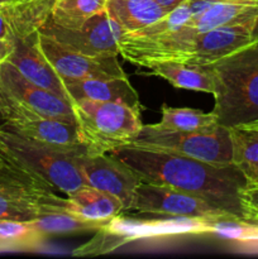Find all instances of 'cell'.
Returning <instances> with one entry per match:
<instances>
[{"mask_svg": "<svg viewBox=\"0 0 258 259\" xmlns=\"http://www.w3.org/2000/svg\"><path fill=\"white\" fill-rule=\"evenodd\" d=\"M66 197V211L83 219L111 220L124 211L120 200L91 186H82Z\"/></svg>", "mask_w": 258, "mask_h": 259, "instance_id": "cell-16", "label": "cell"}, {"mask_svg": "<svg viewBox=\"0 0 258 259\" xmlns=\"http://www.w3.org/2000/svg\"><path fill=\"white\" fill-rule=\"evenodd\" d=\"M191 2H196V0H191ZM206 2H211V3H218V2H250V3H257L258 0H206Z\"/></svg>", "mask_w": 258, "mask_h": 259, "instance_id": "cell-32", "label": "cell"}, {"mask_svg": "<svg viewBox=\"0 0 258 259\" xmlns=\"http://www.w3.org/2000/svg\"><path fill=\"white\" fill-rule=\"evenodd\" d=\"M0 90L40 115L76 125L75 113L71 101L28 81L8 61L0 65Z\"/></svg>", "mask_w": 258, "mask_h": 259, "instance_id": "cell-12", "label": "cell"}, {"mask_svg": "<svg viewBox=\"0 0 258 259\" xmlns=\"http://www.w3.org/2000/svg\"><path fill=\"white\" fill-rule=\"evenodd\" d=\"M77 166L88 186L113 195L124 205V211H131L134 195L142 180L123 161L113 154L76 157Z\"/></svg>", "mask_w": 258, "mask_h": 259, "instance_id": "cell-10", "label": "cell"}, {"mask_svg": "<svg viewBox=\"0 0 258 259\" xmlns=\"http://www.w3.org/2000/svg\"><path fill=\"white\" fill-rule=\"evenodd\" d=\"M258 39V17L214 28L199 35L185 63L205 66Z\"/></svg>", "mask_w": 258, "mask_h": 259, "instance_id": "cell-13", "label": "cell"}, {"mask_svg": "<svg viewBox=\"0 0 258 259\" xmlns=\"http://www.w3.org/2000/svg\"><path fill=\"white\" fill-rule=\"evenodd\" d=\"M108 0H55L48 22L61 28H77L106 9Z\"/></svg>", "mask_w": 258, "mask_h": 259, "instance_id": "cell-23", "label": "cell"}, {"mask_svg": "<svg viewBox=\"0 0 258 259\" xmlns=\"http://www.w3.org/2000/svg\"><path fill=\"white\" fill-rule=\"evenodd\" d=\"M70 101L89 99L95 101L124 103L142 108L139 95L126 76L113 78L62 80Z\"/></svg>", "mask_w": 258, "mask_h": 259, "instance_id": "cell-15", "label": "cell"}, {"mask_svg": "<svg viewBox=\"0 0 258 259\" xmlns=\"http://www.w3.org/2000/svg\"><path fill=\"white\" fill-rule=\"evenodd\" d=\"M209 233H212L224 240L244 244H258V227L237 217L209 222Z\"/></svg>", "mask_w": 258, "mask_h": 259, "instance_id": "cell-24", "label": "cell"}, {"mask_svg": "<svg viewBox=\"0 0 258 259\" xmlns=\"http://www.w3.org/2000/svg\"><path fill=\"white\" fill-rule=\"evenodd\" d=\"M186 2H189V0H157V3H158L167 13L172 12V10H175L176 8H179L180 5H182Z\"/></svg>", "mask_w": 258, "mask_h": 259, "instance_id": "cell-30", "label": "cell"}, {"mask_svg": "<svg viewBox=\"0 0 258 259\" xmlns=\"http://www.w3.org/2000/svg\"><path fill=\"white\" fill-rule=\"evenodd\" d=\"M125 243H129V240L124 235L113 232L106 225L105 228L96 232V235L90 242L76 248L72 252V255L78 257V255L104 254V253H109L116 248L121 247Z\"/></svg>", "mask_w": 258, "mask_h": 259, "instance_id": "cell-25", "label": "cell"}, {"mask_svg": "<svg viewBox=\"0 0 258 259\" xmlns=\"http://www.w3.org/2000/svg\"><path fill=\"white\" fill-rule=\"evenodd\" d=\"M132 210L159 217L191 218L205 222L234 217L194 195L143 181L137 187Z\"/></svg>", "mask_w": 258, "mask_h": 259, "instance_id": "cell-7", "label": "cell"}, {"mask_svg": "<svg viewBox=\"0 0 258 259\" xmlns=\"http://www.w3.org/2000/svg\"><path fill=\"white\" fill-rule=\"evenodd\" d=\"M162 118L154 126L167 131L181 132H207L218 128V118L214 111L205 113L199 109L171 108L163 105L161 109Z\"/></svg>", "mask_w": 258, "mask_h": 259, "instance_id": "cell-22", "label": "cell"}, {"mask_svg": "<svg viewBox=\"0 0 258 259\" xmlns=\"http://www.w3.org/2000/svg\"><path fill=\"white\" fill-rule=\"evenodd\" d=\"M78 138L88 156L108 154L133 143L143 123L141 108L124 103L73 100Z\"/></svg>", "mask_w": 258, "mask_h": 259, "instance_id": "cell-3", "label": "cell"}, {"mask_svg": "<svg viewBox=\"0 0 258 259\" xmlns=\"http://www.w3.org/2000/svg\"><path fill=\"white\" fill-rule=\"evenodd\" d=\"M0 120H2V115H0Z\"/></svg>", "mask_w": 258, "mask_h": 259, "instance_id": "cell-37", "label": "cell"}, {"mask_svg": "<svg viewBox=\"0 0 258 259\" xmlns=\"http://www.w3.org/2000/svg\"><path fill=\"white\" fill-rule=\"evenodd\" d=\"M14 50V42L13 39H4L0 38V65L8 61L10 55L13 53Z\"/></svg>", "mask_w": 258, "mask_h": 259, "instance_id": "cell-29", "label": "cell"}, {"mask_svg": "<svg viewBox=\"0 0 258 259\" xmlns=\"http://www.w3.org/2000/svg\"><path fill=\"white\" fill-rule=\"evenodd\" d=\"M67 197L55 189H40L20 182H0V220L33 222L40 215L66 211Z\"/></svg>", "mask_w": 258, "mask_h": 259, "instance_id": "cell-11", "label": "cell"}, {"mask_svg": "<svg viewBox=\"0 0 258 259\" xmlns=\"http://www.w3.org/2000/svg\"><path fill=\"white\" fill-rule=\"evenodd\" d=\"M106 10L125 33L148 27L167 14L157 0H108Z\"/></svg>", "mask_w": 258, "mask_h": 259, "instance_id": "cell-18", "label": "cell"}, {"mask_svg": "<svg viewBox=\"0 0 258 259\" xmlns=\"http://www.w3.org/2000/svg\"><path fill=\"white\" fill-rule=\"evenodd\" d=\"M214 82V113L225 128L258 121V39L202 66Z\"/></svg>", "mask_w": 258, "mask_h": 259, "instance_id": "cell-2", "label": "cell"}, {"mask_svg": "<svg viewBox=\"0 0 258 259\" xmlns=\"http://www.w3.org/2000/svg\"><path fill=\"white\" fill-rule=\"evenodd\" d=\"M34 42L62 80L113 78L126 76L118 56H89L65 47L45 33H34Z\"/></svg>", "mask_w": 258, "mask_h": 259, "instance_id": "cell-9", "label": "cell"}, {"mask_svg": "<svg viewBox=\"0 0 258 259\" xmlns=\"http://www.w3.org/2000/svg\"><path fill=\"white\" fill-rule=\"evenodd\" d=\"M233 163L240 169L247 185L258 179V128L242 125L229 128Z\"/></svg>", "mask_w": 258, "mask_h": 259, "instance_id": "cell-21", "label": "cell"}, {"mask_svg": "<svg viewBox=\"0 0 258 259\" xmlns=\"http://www.w3.org/2000/svg\"><path fill=\"white\" fill-rule=\"evenodd\" d=\"M32 223L35 232L42 238L56 234L98 232L110 223V220H90L67 211H52L40 215Z\"/></svg>", "mask_w": 258, "mask_h": 259, "instance_id": "cell-20", "label": "cell"}, {"mask_svg": "<svg viewBox=\"0 0 258 259\" xmlns=\"http://www.w3.org/2000/svg\"><path fill=\"white\" fill-rule=\"evenodd\" d=\"M110 154L131 167L143 182L187 192L228 214L244 218L240 192L247 181L234 163H207L182 154L132 144Z\"/></svg>", "mask_w": 258, "mask_h": 259, "instance_id": "cell-1", "label": "cell"}, {"mask_svg": "<svg viewBox=\"0 0 258 259\" xmlns=\"http://www.w3.org/2000/svg\"><path fill=\"white\" fill-rule=\"evenodd\" d=\"M148 75L158 76L172 86L185 90L214 94V82L210 73L202 66L190 65L179 61H162L147 67Z\"/></svg>", "mask_w": 258, "mask_h": 259, "instance_id": "cell-17", "label": "cell"}, {"mask_svg": "<svg viewBox=\"0 0 258 259\" xmlns=\"http://www.w3.org/2000/svg\"><path fill=\"white\" fill-rule=\"evenodd\" d=\"M38 30L89 56H119V40L125 33L106 9L77 28H61L46 20Z\"/></svg>", "mask_w": 258, "mask_h": 259, "instance_id": "cell-8", "label": "cell"}, {"mask_svg": "<svg viewBox=\"0 0 258 259\" xmlns=\"http://www.w3.org/2000/svg\"><path fill=\"white\" fill-rule=\"evenodd\" d=\"M0 115L2 125L18 136L65 151L86 152L75 124L40 115L3 90H0Z\"/></svg>", "mask_w": 258, "mask_h": 259, "instance_id": "cell-6", "label": "cell"}, {"mask_svg": "<svg viewBox=\"0 0 258 259\" xmlns=\"http://www.w3.org/2000/svg\"><path fill=\"white\" fill-rule=\"evenodd\" d=\"M243 220H245V222L249 223V224H253L255 225V227H258V212H252V211L244 212V218H243Z\"/></svg>", "mask_w": 258, "mask_h": 259, "instance_id": "cell-31", "label": "cell"}, {"mask_svg": "<svg viewBox=\"0 0 258 259\" xmlns=\"http://www.w3.org/2000/svg\"><path fill=\"white\" fill-rule=\"evenodd\" d=\"M0 38L4 39H13V32L10 23L8 20L7 15H5L4 10L0 8Z\"/></svg>", "mask_w": 258, "mask_h": 259, "instance_id": "cell-28", "label": "cell"}, {"mask_svg": "<svg viewBox=\"0 0 258 259\" xmlns=\"http://www.w3.org/2000/svg\"><path fill=\"white\" fill-rule=\"evenodd\" d=\"M245 187H258V179L254 180L253 182H250V184H248Z\"/></svg>", "mask_w": 258, "mask_h": 259, "instance_id": "cell-33", "label": "cell"}, {"mask_svg": "<svg viewBox=\"0 0 258 259\" xmlns=\"http://www.w3.org/2000/svg\"><path fill=\"white\" fill-rule=\"evenodd\" d=\"M13 0H0V8L4 7L5 4H9V3H12Z\"/></svg>", "mask_w": 258, "mask_h": 259, "instance_id": "cell-34", "label": "cell"}, {"mask_svg": "<svg viewBox=\"0 0 258 259\" xmlns=\"http://www.w3.org/2000/svg\"><path fill=\"white\" fill-rule=\"evenodd\" d=\"M250 126H254V128H258V121H255V123H253V124H249Z\"/></svg>", "mask_w": 258, "mask_h": 259, "instance_id": "cell-35", "label": "cell"}, {"mask_svg": "<svg viewBox=\"0 0 258 259\" xmlns=\"http://www.w3.org/2000/svg\"><path fill=\"white\" fill-rule=\"evenodd\" d=\"M132 146L172 152L207 163H233L230 131L223 125L207 132H181L167 131L148 124L142 126Z\"/></svg>", "mask_w": 258, "mask_h": 259, "instance_id": "cell-5", "label": "cell"}, {"mask_svg": "<svg viewBox=\"0 0 258 259\" xmlns=\"http://www.w3.org/2000/svg\"><path fill=\"white\" fill-rule=\"evenodd\" d=\"M0 146L48 182L56 191L68 196L82 186H88L77 166L76 157L86 152H70L57 147L30 141L8 131L0 124Z\"/></svg>", "mask_w": 258, "mask_h": 259, "instance_id": "cell-4", "label": "cell"}, {"mask_svg": "<svg viewBox=\"0 0 258 259\" xmlns=\"http://www.w3.org/2000/svg\"><path fill=\"white\" fill-rule=\"evenodd\" d=\"M254 17H258L257 3L218 2L211 3L197 17L190 18L187 24L194 29L197 35H201L214 28Z\"/></svg>", "mask_w": 258, "mask_h": 259, "instance_id": "cell-19", "label": "cell"}, {"mask_svg": "<svg viewBox=\"0 0 258 259\" xmlns=\"http://www.w3.org/2000/svg\"><path fill=\"white\" fill-rule=\"evenodd\" d=\"M243 212H258V187H244L240 192Z\"/></svg>", "mask_w": 258, "mask_h": 259, "instance_id": "cell-27", "label": "cell"}, {"mask_svg": "<svg viewBox=\"0 0 258 259\" xmlns=\"http://www.w3.org/2000/svg\"><path fill=\"white\" fill-rule=\"evenodd\" d=\"M14 50L8 62L12 63L28 81L70 101L68 94L58 76L34 42V34L28 38H13Z\"/></svg>", "mask_w": 258, "mask_h": 259, "instance_id": "cell-14", "label": "cell"}, {"mask_svg": "<svg viewBox=\"0 0 258 259\" xmlns=\"http://www.w3.org/2000/svg\"><path fill=\"white\" fill-rule=\"evenodd\" d=\"M43 238L35 232L30 222L0 220V243L13 245H32Z\"/></svg>", "mask_w": 258, "mask_h": 259, "instance_id": "cell-26", "label": "cell"}, {"mask_svg": "<svg viewBox=\"0 0 258 259\" xmlns=\"http://www.w3.org/2000/svg\"><path fill=\"white\" fill-rule=\"evenodd\" d=\"M13 2H23V0H13Z\"/></svg>", "mask_w": 258, "mask_h": 259, "instance_id": "cell-36", "label": "cell"}]
</instances>
